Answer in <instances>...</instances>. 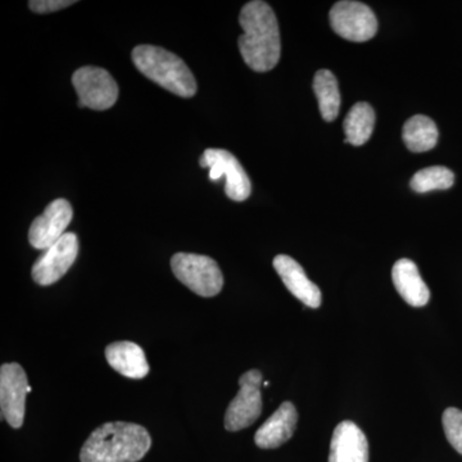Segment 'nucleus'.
Listing matches in <instances>:
<instances>
[{
	"mask_svg": "<svg viewBox=\"0 0 462 462\" xmlns=\"http://www.w3.org/2000/svg\"><path fill=\"white\" fill-rule=\"evenodd\" d=\"M239 23L243 29L239 51L249 69L256 72L273 69L282 54L281 32L273 8L261 0L249 2L240 12Z\"/></svg>",
	"mask_w": 462,
	"mask_h": 462,
	"instance_id": "nucleus-1",
	"label": "nucleus"
},
{
	"mask_svg": "<svg viewBox=\"0 0 462 462\" xmlns=\"http://www.w3.org/2000/svg\"><path fill=\"white\" fill-rule=\"evenodd\" d=\"M152 446L144 427L133 422H107L97 428L80 452L81 462H138Z\"/></svg>",
	"mask_w": 462,
	"mask_h": 462,
	"instance_id": "nucleus-2",
	"label": "nucleus"
},
{
	"mask_svg": "<svg viewBox=\"0 0 462 462\" xmlns=\"http://www.w3.org/2000/svg\"><path fill=\"white\" fill-rule=\"evenodd\" d=\"M133 62L149 80L182 98H191L197 93V81L189 67L180 57L154 45L134 48Z\"/></svg>",
	"mask_w": 462,
	"mask_h": 462,
	"instance_id": "nucleus-3",
	"label": "nucleus"
},
{
	"mask_svg": "<svg viewBox=\"0 0 462 462\" xmlns=\"http://www.w3.org/2000/svg\"><path fill=\"white\" fill-rule=\"evenodd\" d=\"M171 269L178 281L200 297H215L224 287V276L214 258L194 254H176Z\"/></svg>",
	"mask_w": 462,
	"mask_h": 462,
	"instance_id": "nucleus-4",
	"label": "nucleus"
},
{
	"mask_svg": "<svg viewBox=\"0 0 462 462\" xmlns=\"http://www.w3.org/2000/svg\"><path fill=\"white\" fill-rule=\"evenodd\" d=\"M72 84L79 96V107L106 111L114 107L118 98V85L106 69L85 66L72 76Z\"/></svg>",
	"mask_w": 462,
	"mask_h": 462,
	"instance_id": "nucleus-5",
	"label": "nucleus"
},
{
	"mask_svg": "<svg viewBox=\"0 0 462 462\" xmlns=\"http://www.w3.org/2000/svg\"><path fill=\"white\" fill-rule=\"evenodd\" d=\"M331 29L346 41H370L378 32V20L369 5L352 0H342L330 9Z\"/></svg>",
	"mask_w": 462,
	"mask_h": 462,
	"instance_id": "nucleus-6",
	"label": "nucleus"
},
{
	"mask_svg": "<svg viewBox=\"0 0 462 462\" xmlns=\"http://www.w3.org/2000/svg\"><path fill=\"white\" fill-rule=\"evenodd\" d=\"M238 394L231 401L225 413V428L229 431L245 430L263 412V374L258 370H249L240 376Z\"/></svg>",
	"mask_w": 462,
	"mask_h": 462,
	"instance_id": "nucleus-7",
	"label": "nucleus"
},
{
	"mask_svg": "<svg viewBox=\"0 0 462 462\" xmlns=\"http://www.w3.org/2000/svg\"><path fill=\"white\" fill-rule=\"evenodd\" d=\"M199 165L209 169V179L218 181L221 176L226 178L225 193L227 199L243 202L251 196L252 184L247 172L236 157L225 149H206L199 160Z\"/></svg>",
	"mask_w": 462,
	"mask_h": 462,
	"instance_id": "nucleus-8",
	"label": "nucleus"
},
{
	"mask_svg": "<svg viewBox=\"0 0 462 462\" xmlns=\"http://www.w3.org/2000/svg\"><path fill=\"white\" fill-rule=\"evenodd\" d=\"M29 383L25 370L16 363L5 364L0 369V407L2 419L12 428L23 427L26 411Z\"/></svg>",
	"mask_w": 462,
	"mask_h": 462,
	"instance_id": "nucleus-9",
	"label": "nucleus"
},
{
	"mask_svg": "<svg viewBox=\"0 0 462 462\" xmlns=\"http://www.w3.org/2000/svg\"><path fill=\"white\" fill-rule=\"evenodd\" d=\"M79 254V239L75 233H66L36 260L32 279L36 284L47 287L54 284L71 269Z\"/></svg>",
	"mask_w": 462,
	"mask_h": 462,
	"instance_id": "nucleus-10",
	"label": "nucleus"
},
{
	"mask_svg": "<svg viewBox=\"0 0 462 462\" xmlns=\"http://www.w3.org/2000/svg\"><path fill=\"white\" fill-rule=\"evenodd\" d=\"M74 211L69 200L56 199L47 206L42 215L33 220L29 231V242L33 248L45 251L62 238L71 224Z\"/></svg>",
	"mask_w": 462,
	"mask_h": 462,
	"instance_id": "nucleus-11",
	"label": "nucleus"
},
{
	"mask_svg": "<svg viewBox=\"0 0 462 462\" xmlns=\"http://www.w3.org/2000/svg\"><path fill=\"white\" fill-rule=\"evenodd\" d=\"M273 267L281 276L288 291L303 305L319 309L321 305V291L315 282L307 278L305 270L293 258L279 254L273 258Z\"/></svg>",
	"mask_w": 462,
	"mask_h": 462,
	"instance_id": "nucleus-12",
	"label": "nucleus"
},
{
	"mask_svg": "<svg viewBox=\"0 0 462 462\" xmlns=\"http://www.w3.org/2000/svg\"><path fill=\"white\" fill-rule=\"evenodd\" d=\"M329 462H369L367 438L355 422H340L334 430Z\"/></svg>",
	"mask_w": 462,
	"mask_h": 462,
	"instance_id": "nucleus-13",
	"label": "nucleus"
},
{
	"mask_svg": "<svg viewBox=\"0 0 462 462\" xmlns=\"http://www.w3.org/2000/svg\"><path fill=\"white\" fill-rule=\"evenodd\" d=\"M297 420L298 413L294 404L282 403V406L257 430L254 443L263 449L278 448L293 436Z\"/></svg>",
	"mask_w": 462,
	"mask_h": 462,
	"instance_id": "nucleus-14",
	"label": "nucleus"
},
{
	"mask_svg": "<svg viewBox=\"0 0 462 462\" xmlns=\"http://www.w3.org/2000/svg\"><path fill=\"white\" fill-rule=\"evenodd\" d=\"M392 279L400 296L407 305L424 307L430 300V291L422 281L418 266L411 260L402 258L394 263Z\"/></svg>",
	"mask_w": 462,
	"mask_h": 462,
	"instance_id": "nucleus-15",
	"label": "nucleus"
},
{
	"mask_svg": "<svg viewBox=\"0 0 462 462\" xmlns=\"http://www.w3.org/2000/svg\"><path fill=\"white\" fill-rule=\"evenodd\" d=\"M112 369L130 379H143L149 374L147 357L142 346L133 342H116L106 348Z\"/></svg>",
	"mask_w": 462,
	"mask_h": 462,
	"instance_id": "nucleus-16",
	"label": "nucleus"
},
{
	"mask_svg": "<svg viewBox=\"0 0 462 462\" xmlns=\"http://www.w3.org/2000/svg\"><path fill=\"white\" fill-rule=\"evenodd\" d=\"M438 127L427 116L416 115L403 125L402 138L406 147L415 153L430 151L438 143Z\"/></svg>",
	"mask_w": 462,
	"mask_h": 462,
	"instance_id": "nucleus-17",
	"label": "nucleus"
},
{
	"mask_svg": "<svg viewBox=\"0 0 462 462\" xmlns=\"http://www.w3.org/2000/svg\"><path fill=\"white\" fill-rule=\"evenodd\" d=\"M375 126V112L369 103H356L348 115L346 116L345 127L346 142L360 147L369 141Z\"/></svg>",
	"mask_w": 462,
	"mask_h": 462,
	"instance_id": "nucleus-18",
	"label": "nucleus"
},
{
	"mask_svg": "<svg viewBox=\"0 0 462 462\" xmlns=\"http://www.w3.org/2000/svg\"><path fill=\"white\" fill-rule=\"evenodd\" d=\"M314 91L319 109L325 121H334L339 115L340 93L338 81L329 69H320L314 78Z\"/></svg>",
	"mask_w": 462,
	"mask_h": 462,
	"instance_id": "nucleus-19",
	"label": "nucleus"
},
{
	"mask_svg": "<svg viewBox=\"0 0 462 462\" xmlns=\"http://www.w3.org/2000/svg\"><path fill=\"white\" fill-rule=\"evenodd\" d=\"M455 175L451 170L443 166L422 169L412 176L410 187L416 193H428L431 190H445L454 185Z\"/></svg>",
	"mask_w": 462,
	"mask_h": 462,
	"instance_id": "nucleus-20",
	"label": "nucleus"
},
{
	"mask_svg": "<svg viewBox=\"0 0 462 462\" xmlns=\"http://www.w3.org/2000/svg\"><path fill=\"white\" fill-rule=\"evenodd\" d=\"M443 430L447 440L454 447L458 454L462 455V411L456 407H448L443 412Z\"/></svg>",
	"mask_w": 462,
	"mask_h": 462,
	"instance_id": "nucleus-21",
	"label": "nucleus"
},
{
	"mask_svg": "<svg viewBox=\"0 0 462 462\" xmlns=\"http://www.w3.org/2000/svg\"><path fill=\"white\" fill-rule=\"evenodd\" d=\"M75 0H32L29 2V7L35 14H51V12L60 11L75 5Z\"/></svg>",
	"mask_w": 462,
	"mask_h": 462,
	"instance_id": "nucleus-22",
	"label": "nucleus"
},
{
	"mask_svg": "<svg viewBox=\"0 0 462 462\" xmlns=\"http://www.w3.org/2000/svg\"><path fill=\"white\" fill-rule=\"evenodd\" d=\"M32 388L30 387V385H29V388H27V392H29V393H30V392H32Z\"/></svg>",
	"mask_w": 462,
	"mask_h": 462,
	"instance_id": "nucleus-23",
	"label": "nucleus"
}]
</instances>
